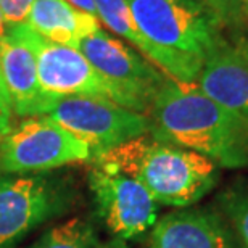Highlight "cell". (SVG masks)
Masks as SVG:
<instances>
[{
	"instance_id": "6",
	"label": "cell",
	"mask_w": 248,
	"mask_h": 248,
	"mask_svg": "<svg viewBox=\"0 0 248 248\" xmlns=\"http://www.w3.org/2000/svg\"><path fill=\"white\" fill-rule=\"evenodd\" d=\"M46 116L89 147L92 161L136 137L150 132L147 115L127 110L102 97L60 98Z\"/></svg>"
},
{
	"instance_id": "20",
	"label": "cell",
	"mask_w": 248,
	"mask_h": 248,
	"mask_svg": "<svg viewBox=\"0 0 248 248\" xmlns=\"http://www.w3.org/2000/svg\"><path fill=\"white\" fill-rule=\"evenodd\" d=\"M66 2L71 3L73 7L82 10V12H86L89 15H95V16H97V8H95L93 0H66Z\"/></svg>"
},
{
	"instance_id": "22",
	"label": "cell",
	"mask_w": 248,
	"mask_h": 248,
	"mask_svg": "<svg viewBox=\"0 0 248 248\" xmlns=\"http://www.w3.org/2000/svg\"><path fill=\"white\" fill-rule=\"evenodd\" d=\"M0 98H3L5 102L10 105V98H8V93H7V89H5V84H3V79H2V74H0ZM12 107V105H10Z\"/></svg>"
},
{
	"instance_id": "19",
	"label": "cell",
	"mask_w": 248,
	"mask_h": 248,
	"mask_svg": "<svg viewBox=\"0 0 248 248\" xmlns=\"http://www.w3.org/2000/svg\"><path fill=\"white\" fill-rule=\"evenodd\" d=\"M12 107L3 98H0V139L5 137L12 129Z\"/></svg>"
},
{
	"instance_id": "7",
	"label": "cell",
	"mask_w": 248,
	"mask_h": 248,
	"mask_svg": "<svg viewBox=\"0 0 248 248\" xmlns=\"http://www.w3.org/2000/svg\"><path fill=\"white\" fill-rule=\"evenodd\" d=\"M78 50L116 89L124 108L148 116L158 91L168 79L155 64L103 29L82 39Z\"/></svg>"
},
{
	"instance_id": "23",
	"label": "cell",
	"mask_w": 248,
	"mask_h": 248,
	"mask_svg": "<svg viewBox=\"0 0 248 248\" xmlns=\"http://www.w3.org/2000/svg\"><path fill=\"white\" fill-rule=\"evenodd\" d=\"M5 29H7V24H5V18H3V13L0 10V37L5 34Z\"/></svg>"
},
{
	"instance_id": "12",
	"label": "cell",
	"mask_w": 248,
	"mask_h": 248,
	"mask_svg": "<svg viewBox=\"0 0 248 248\" xmlns=\"http://www.w3.org/2000/svg\"><path fill=\"white\" fill-rule=\"evenodd\" d=\"M0 74L12 110L18 116H46L57 103L42 92L36 57L13 26H7L0 37Z\"/></svg>"
},
{
	"instance_id": "3",
	"label": "cell",
	"mask_w": 248,
	"mask_h": 248,
	"mask_svg": "<svg viewBox=\"0 0 248 248\" xmlns=\"http://www.w3.org/2000/svg\"><path fill=\"white\" fill-rule=\"evenodd\" d=\"M139 29L171 55L203 66L226 42L216 15L202 0H126Z\"/></svg>"
},
{
	"instance_id": "17",
	"label": "cell",
	"mask_w": 248,
	"mask_h": 248,
	"mask_svg": "<svg viewBox=\"0 0 248 248\" xmlns=\"http://www.w3.org/2000/svg\"><path fill=\"white\" fill-rule=\"evenodd\" d=\"M222 28H244L248 23V0H202Z\"/></svg>"
},
{
	"instance_id": "5",
	"label": "cell",
	"mask_w": 248,
	"mask_h": 248,
	"mask_svg": "<svg viewBox=\"0 0 248 248\" xmlns=\"http://www.w3.org/2000/svg\"><path fill=\"white\" fill-rule=\"evenodd\" d=\"M71 203L69 187L47 174L0 176V248H15L34 229L62 216Z\"/></svg>"
},
{
	"instance_id": "10",
	"label": "cell",
	"mask_w": 248,
	"mask_h": 248,
	"mask_svg": "<svg viewBox=\"0 0 248 248\" xmlns=\"http://www.w3.org/2000/svg\"><path fill=\"white\" fill-rule=\"evenodd\" d=\"M148 248H244L221 211L182 208L155 222Z\"/></svg>"
},
{
	"instance_id": "9",
	"label": "cell",
	"mask_w": 248,
	"mask_h": 248,
	"mask_svg": "<svg viewBox=\"0 0 248 248\" xmlns=\"http://www.w3.org/2000/svg\"><path fill=\"white\" fill-rule=\"evenodd\" d=\"M89 186L98 216L115 239L134 240L153 229L158 221V203L136 179L93 163Z\"/></svg>"
},
{
	"instance_id": "11",
	"label": "cell",
	"mask_w": 248,
	"mask_h": 248,
	"mask_svg": "<svg viewBox=\"0 0 248 248\" xmlns=\"http://www.w3.org/2000/svg\"><path fill=\"white\" fill-rule=\"evenodd\" d=\"M197 86L248 126V36L226 39L203 63Z\"/></svg>"
},
{
	"instance_id": "16",
	"label": "cell",
	"mask_w": 248,
	"mask_h": 248,
	"mask_svg": "<svg viewBox=\"0 0 248 248\" xmlns=\"http://www.w3.org/2000/svg\"><path fill=\"white\" fill-rule=\"evenodd\" d=\"M221 213L229 221L244 248H248V186L235 184L227 187L217 197Z\"/></svg>"
},
{
	"instance_id": "13",
	"label": "cell",
	"mask_w": 248,
	"mask_h": 248,
	"mask_svg": "<svg viewBox=\"0 0 248 248\" xmlns=\"http://www.w3.org/2000/svg\"><path fill=\"white\" fill-rule=\"evenodd\" d=\"M93 3L102 23L124 41L132 44L143 58L155 64L166 78L177 82H197L203 68L202 64L171 55L152 44L139 29L126 0H93Z\"/></svg>"
},
{
	"instance_id": "1",
	"label": "cell",
	"mask_w": 248,
	"mask_h": 248,
	"mask_svg": "<svg viewBox=\"0 0 248 248\" xmlns=\"http://www.w3.org/2000/svg\"><path fill=\"white\" fill-rule=\"evenodd\" d=\"M150 134L195 152L217 168H248V126L208 97L197 82L168 78L148 111Z\"/></svg>"
},
{
	"instance_id": "8",
	"label": "cell",
	"mask_w": 248,
	"mask_h": 248,
	"mask_svg": "<svg viewBox=\"0 0 248 248\" xmlns=\"http://www.w3.org/2000/svg\"><path fill=\"white\" fill-rule=\"evenodd\" d=\"M36 57L37 78L42 92L53 102L64 97H102L123 107L118 91L92 66L78 48L50 42L37 36L28 23L13 24Z\"/></svg>"
},
{
	"instance_id": "15",
	"label": "cell",
	"mask_w": 248,
	"mask_h": 248,
	"mask_svg": "<svg viewBox=\"0 0 248 248\" xmlns=\"http://www.w3.org/2000/svg\"><path fill=\"white\" fill-rule=\"evenodd\" d=\"M98 239L92 222L86 217H71L47 229L28 248H97Z\"/></svg>"
},
{
	"instance_id": "21",
	"label": "cell",
	"mask_w": 248,
	"mask_h": 248,
	"mask_svg": "<svg viewBox=\"0 0 248 248\" xmlns=\"http://www.w3.org/2000/svg\"><path fill=\"white\" fill-rule=\"evenodd\" d=\"M97 248H127V245H126V242H124V240L113 239L110 242H107V244H98Z\"/></svg>"
},
{
	"instance_id": "14",
	"label": "cell",
	"mask_w": 248,
	"mask_h": 248,
	"mask_svg": "<svg viewBox=\"0 0 248 248\" xmlns=\"http://www.w3.org/2000/svg\"><path fill=\"white\" fill-rule=\"evenodd\" d=\"M26 23L42 39L71 48H78L82 39L100 29L95 15L82 12L66 0H34Z\"/></svg>"
},
{
	"instance_id": "4",
	"label": "cell",
	"mask_w": 248,
	"mask_h": 248,
	"mask_svg": "<svg viewBox=\"0 0 248 248\" xmlns=\"http://www.w3.org/2000/svg\"><path fill=\"white\" fill-rule=\"evenodd\" d=\"M92 161L89 147L48 116L23 120L0 139L2 174H41Z\"/></svg>"
},
{
	"instance_id": "2",
	"label": "cell",
	"mask_w": 248,
	"mask_h": 248,
	"mask_svg": "<svg viewBox=\"0 0 248 248\" xmlns=\"http://www.w3.org/2000/svg\"><path fill=\"white\" fill-rule=\"evenodd\" d=\"M92 163H102L132 177L158 205L172 208L192 206L217 182V166L213 161L158 140L150 132L121 143Z\"/></svg>"
},
{
	"instance_id": "18",
	"label": "cell",
	"mask_w": 248,
	"mask_h": 248,
	"mask_svg": "<svg viewBox=\"0 0 248 248\" xmlns=\"http://www.w3.org/2000/svg\"><path fill=\"white\" fill-rule=\"evenodd\" d=\"M34 0H0V10L3 13L5 24H21L28 21Z\"/></svg>"
}]
</instances>
